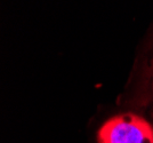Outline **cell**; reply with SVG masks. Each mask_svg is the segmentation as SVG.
Wrapping results in <instances>:
<instances>
[{
    "label": "cell",
    "instance_id": "obj_1",
    "mask_svg": "<svg viewBox=\"0 0 153 143\" xmlns=\"http://www.w3.org/2000/svg\"><path fill=\"white\" fill-rule=\"evenodd\" d=\"M98 143H153V126L131 112L110 118L97 132Z\"/></svg>",
    "mask_w": 153,
    "mask_h": 143
}]
</instances>
